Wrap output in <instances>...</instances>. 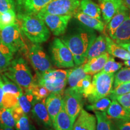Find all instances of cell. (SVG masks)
I'll return each mask as SVG.
<instances>
[{"instance_id":"cell-1","label":"cell","mask_w":130,"mask_h":130,"mask_svg":"<svg viewBox=\"0 0 130 130\" xmlns=\"http://www.w3.org/2000/svg\"><path fill=\"white\" fill-rule=\"evenodd\" d=\"M96 37L94 30L83 25L74 28L60 39L72 53L75 66H80L87 62L86 54Z\"/></svg>"},{"instance_id":"cell-2","label":"cell","mask_w":130,"mask_h":130,"mask_svg":"<svg viewBox=\"0 0 130 130\" xmlns=\"http://www.w3.org/2000/svg\"><path fill=\"white\" fill-rule=\"evenodd\" d=\"M17 20L20 23L22 33L32 43L46 42L50 37V31L43 21L34 14H18Z\"/></svg>"},{"instance_id":"cell-3","label":"cell","mask_w":130,"mask_h":130,"mask_svg":"<svg viewBox=\"0 0 130 130\" xmlns=\"http://www.w3.org/2000/svg\"><path fill=\"white\" fill-rule=\"evenodd\" d=\"M115 74L102 71L95 74L92 78L90 87L84 92L83 97L92 104L100 99L108 96L113 89Z\"/></svg>"},{"instance_id":"cell-4","label":"cell","mask_w":130,"mask_h":130,"mask_svg":"<svg viewBox=\"0 0 130 130\" xmlns=\"http://www.w3.org/2000/svg\"><path fill=\"white\" fill-rule=\"evenodd\" d=\"M3 74L18 84L23 90H28L36 81L27 61L22 57L12 60L9 68Z\"/></svg>"},{"instance_id":"cell-5","label":"cell","mask_w":130,"mask_h":130,"mask_svg":"<svg viewBox=\"0 0 130 130\" xmlns=\"http://www.w3.org/2000/svg\"><path fill=\"white\" fill-rule=\"evenodd\" d=\"M68 69H51L39 76L36 81L52 93H63L67 84Z\"/></svg>"},{"instance_id":"cell-6","label":"cell","mask_w":130,"mask_h":130,"mask_svg":"<svg viewBox=\"0 0 130 130\" xmlns=\"http://www.w3.org/2000/svg\"><path fill=\"white\" fill-rule=\"evenodd\" d=\"M0 40L13 53L19 51L27 53L28 50L24 42L22 32L17 22L0 30Z\"/></svg>"},{"instance_id":"cell-7","label":"cell","mask_w":130,"mask_h":130,"mask_svg":"<svg viewBox=\"0 0 130 130\" xmlns=\"http://www.w3.org/2000/svg\"><path fill=\"white\" fill-rule=\"evenodd\" d=\"M50 53L54 64L58 68L75 67L73 55L59 38H55L50 45Z\"/></svg>"},{"instance_id":"cell-8","label":"cell","mask_w":130,"mask_h":130,"mask_svg":"<svg viewBox=\"0 0 130 130\" xmlns=\"http://www.w3.org/2000/svg\"><path fill=\"white\" fill-rule=\"evenodd\" d=\"M27 54L32 68L36 73V76H39L52 69L50 58L40 44L33 43L28 50Z\"/></svg>"},{"instance_id":"cell-9","label":"cell","mask_w":130,"mask_h":130,"mask_svg":"<svg viewBox=\"0 0 130 130\" xmlns=\"http://www.w3.org/2000/svg\"><path fill=\"white\" fill-rule=\"evenodd\" d=\"M63 106L73 124L83 105V96L75 89H66L63 93Z\"/></svg>"},{"instance_id":"cell-10","label":"cell","mask_w":130,"mask_h":130,"mask_svg":"<svg viewBox=\"0 0 130 130\" xmlns=\"http://www.w3.org/2000/svg\"><path fill=\"white\" fill-rule=\"evenodd\" d=\"M44 22L50 31L56 36L64 35L72 15H56L39 12L36 14Z\"/></svg>"},{"instance_id":"cell-11","label":"cell","mask_w":130,"mask_h":130,"mask_svg":"<svg viewBox=\"0 0 130 130\" xmlns=\"http://www.w3.org/2000/svg\"><path fill=\"white\" fill-rule=\"evenodd\" d=\"M79 5V0H52L40 12L56 15L73 16L78 9Z\"/></svg>"},{"instance_id":"cell-12","label":"cell","mask_w":130,"mask_h":130,"mask_svg":"<svg viewBox=\"0 0 130 130\" xmlns=\"http://www.w3.org/2000/svg\"><path fill=\"white\" fill-rule=\"evenodd\" d=\"M51 1L52 0H16L18 14L36 15Z\"/></svg>"},{"instance_id":"cell-13","label":"cell","mask_w":130,"mask_h":130,"mask_svg":"<svg viewBox=\"0 0 130 130\" xmlns=\"http://www.w3.org/2000/svg\"><path fill=\"white\" fill-rule=\"evenodd\" d=\"M31 112L36 121L45 128L49 129L54 128L53 123L45 105V99L35 100L32 105Z\"/></svg>"},{"instance_id":"cell-14","label":"cell","mask_w":130,"mask_h":130,"mask_svg":"<svg viewBox=\"0 0 130 130\" xmlns=\"http://www.w3.org/2000/svg\"><path fill=\"white\" fill-rule=\"evenodd\" d=\"M45 105L53 125L56 116L63 107V93H50L45 99Z\"/></svg>"},{"instance_id":"cell-15","label":"cell","mask_w":130,"mask_h":130,"mask_svg":"<svg viewBox=\"0 0 130 130\" xmlns=\"http://www.w3.org/2000/svg\"><path fill=\"white\" fill-rule=\"evenodd\" d=\"M96 118L95 115L82 108L74 122L72 130H96Z\"/></svg>"},{"instance_id":"cell-16","label":"cell","mask_w":130,"mask_h":130,"mask_svg":"<svg viewBox=\"0 0 130 130\" xmlns=\"http://www.w3.org/2000/svg\"><path fill=\"white\" fill-rule=\"evenodd\" d=\"M101 15L107 24L123 4L122 0H98Z\"/></svg>"},{"instance_id":"cell-17","label":"cell","mask_w":130,"mask_h":130,"mask_svg":"<svg viewBox=\"0 0 130 130\" xmlns=\"http://www.w3.org/2000/svg\"><path fill=\"white\" fill-rule=\"evenodd\" d=\"M73 15L82 25L86 26L87 28L100 32H102L104 30L105 24L101 19L91 17L80 12L78 10H77Z\"/></svg>"},{"instance_id":"cell-18","label":"cell","mask_w":130,"mask_h":130,"mask_svg":"<svg viewBox=\"0 0 130 130\" xmlns=\"http://www.w3.org/2000/svg\"><path fill=\"white\" fill-rule=\"evenodd\" d=\"M129 10L126 8L124 5H122L121 7L119 9L115 15L112 17L111 20L107 24V28L110 37L111 38L113 36L117 29L119 27V26L125 21V19L129 16Z\"/></svg>"},{"instance_id":"cell-19","label":"cell","mask_w":130,"mask_h":130,"mask_svg":"<svg viewBox=\"0 0 130 130\" xmlns=\"http://www.w3.org/2000/svg\"><path fill=\"white\" fill-rule=\"evenodd\" d=\"M109 57V54L105 53L96 57L88 60L83 65L84 71L87 74H95L101 72Z\"/></svg>"},{"instance_id":"cell-20","label":"cell","mask_w":130,"mask_h":130,"mask_svg":"<svg viewBox=\"0 0 130 130\" xmlns=\"http://www.w3.org/2000/svg\"><path fill=\"white\" fill-rule=\"evenodd\" d=\"M107 52V41L105 35H100L96 37L93 43L89 47L86 57L87 60L96 57Z\"/></svg>"},{"instance_id":"cell-21","label":"cell","mask_w":130,"mask_h":130,"mask_svg":"<svg viewBox=\"0 0 130 130\" xmlns=\"http://www.w3.org/2000/svg\"><path fill=\"white\" fill-rule=\"evenodd\" d=\"M107 115L113 119L130 121V112L123 108L116 100H112L107 110Z\"/></svg>"},{"instance_id":"cell-22","label":"cell","mask_w":130,"mask_h":130,"mask_svg":"<svg viewBox=\"0 0 130 130\" xmlns=\"http://www.w3.org/2000/svg\"><path fill=\"white\" fill-rule=\"evenodd\" d=\"M116 43H130V13L111 37Z\"/></svg>"},{"instance_id":"cell-23","label":"cell","mask_w":130,"mask_h":130,"mask_svg":"<svg viewBox=\"0 0 130 130\" xmlns=\"http://www.w3.org/2000/svg\"><path fill=\"white\" fill-rule=\"evenodd\" d=\"M107 41V52L111 56L126 60L130 57V53L123 47L116 43L111 37L105 35Z\"/></svg>"},{"instance_id":"cell-24","label":"cell","mask_w":130,"mask_h":130,"mask_svg":"<svg viewBox=\"0 0 130 130\" xmlns=\"http://www.w3.org/2000/svg\"><path fill=\"white\" fill-rule=\"evenodd\" d=\"M12 112L15 120L16 130H34L27 115L22 112L18 105L12 110Z\"/></svg>"},{"instance_id":"cell-25","label":"cell","mask_w":130,"mask_h":130,"mask_svg":"<svg viewBox=\"0 0 130 130\" xmlns=\"http://www.w3.org/2000/svg\"><path fill=\"white\" fill-rule=\"evenodd\" d=\"M78 10L91 17L101 19V12L99 5L92 0H79Z\"/></svg>"},{"instance_id":"cell-26","label":"cell","mask_w":130,"mask_h":130,"mask_svg":"<svg viewBox=\"0 0 130 130\" xmlns=\"http://www.w3.org/2000/svg\"><path fill=\"white\" fill-rule=\"evenodd\" d=\"M73 125L74 124L63 106L56 116L53 125L54 129L55 130H72Z\"/></svg>"},{"instance_id":"cell-27","label":"cell","mask_w":130,"mask_h":130,"mask_svg":"<svg viewBox=\"0 0 130 130\" xmlns=\"http://www.w3.org/2000/svg\"><path fill=\"white\" fill-rule=\"evenodd\" d=\"M96 118V130H118L111 120L107 116L105 111H94Z\"/></svg>"},{"instance_id":"cell-28","label":"cell","mask_w":130,"mask_h":130,"mask_svg":"<svg viewBox=\"0 0 130 130\" xmlns=\"http://www.w3.org/2000/svg\"><path fill=\"white\" fill-rule=\"evenodd\" d=\"M87 74L84 71L83 64L74 67V69H68L67 84L69 87L74 89L81 79L86 77Z\"/></svg>"},{"instance_id":"cell-29","label":"cell","mask_w":130,"mask_h":130,"mask_svg":"<svg viewBox=\"0 0 130 130\" xmlns=\"http://www.w3.org/2000/svg\"><path fill=\"white\" fill-rule=\"evenodd\" d=\"M13 53L0 40V74L4 72L13 58Z\"/></svg>"},{"instance_id":"cell-30","label":"cell","mask_w":130,"mask_h":130,"mask_svg":"<svg viewBox=\"0 0 130 130\" xmlns=\"http://www.w3.org/2000/svg\"><path fill=\"white\" fill-rule=\"evenodd\" d=\"M35 99L29 90H23V93L18 98V106L24 113L28 115L31 111Z\"/></svg>"},{"instance_id":"cell-31","label":"cell","mask_w":130,"mask_h":130,"mask_svg":"<svg viewBox=\"0 0 130 130\" xmlns=\"http://www.w3.org/2000/svg\"><path fill=\"white\" fill-rule=\"evenodd\" d=\"M1 81H2L3 89L4 93H9L13 94L16 96L19 97L23 93V89L14 81L11 80L6 77L3 73L0 74Z\"/></svg>"},{"instance_id":"cell-32","label":"cell","mask_w":130,"mask_h":130,"mask_svg":"<svg viewBox=\"0 0 130 130\" xmlns=\"http://www.w3.org/2000/svg\"><path fill=\"white\" fill-rule=\"evenodd\" d=\"M0 124L6 127H15V120L12 110L3 106L0 107Z\"/></svg>"},{"instance_id":"cell-33","label":"cell","mask_w":130,"mask_h":130,"mask_svg":"<svg viewBox=\"0 0 130 130\" xmlns=\"http://www.w3.org/2000/svg\"><path fill=\"white\" fill-rule=\"evenodd\" d=\"M28 90H30L36 100H42L46 99L49 94L51 93L46 87L40 85L36 81H35V83L32 84V86Z\"/></svg>"},{"instance_id":"cell-34","label":"cell","mask_w":130,"mask_h":130,"mask_svg":"<svg viewBox=\"0 0 130 130\" xmlns=\"http://www.w3.org/2000/svg\"><path fill=\"white\" fill-rule=\"evenodd\" d=\"M130 81V68H122L115 73L113 82V89L120 84Z\"/></svg>"},{"instance_id":"cell-35","label":"cell","mask_w":130,"mask_h":130,"mask_svg":"<svg viewBox=\"0 0 130 130\" xmlns=\"http://www.w3.org/2000/svg\"><path fill=\"white\" fill-rule=\"evenodd\" d=\"M111 102V100L109 98L104 97L93 102L91 105H87L86 108L91 111H106Z\"/></svg>"},{"instance_id":"cell-36","label":"cell","mask_w":130,"mask_h":130,"mask_svg":"<svg viewBox=\"0 0 130 130\" xmlns=\"http://www.w3.org/2000/svg\"><path fill=\"white\" fill-rule=\"evenodd\" d=\"M122 65V63L117 62L115 61L114 57L110 56L101 71L110 74H115L119 70L121 69Z\"/></svg>"},{"instance_id":"cell-37","label":"cell","mask_w":130,"mask_h":130,"mask_svg":"<svg viewBox=\"0 0 130 130\" xmlns=\"http://www.w3.org/2000/svg\"><path fill=\"white\" fill-rule=\"evenodd\" d=\"M18 97L13 94L4 93L1 106L12 110L18 105Z\"/></svg>"},{"instance_id":"cell-38","label":"cell","mask_w":130,"mask_h":130,"mask_svg":"<svg viewBox=\"0 0 130 130\" xmlns=\"http://www.w3.org/2000/svg\"><path fill=\"white\" fill-rule=\"evenodd\" d=\"M17 22V16L15 10H10L1 13V24L3 28L5 27L12 25Z\"/></svg>"},{"instance_id":"cell-39","label":"cell","mask_w":130,"mask_h":130,"mask_svg":"<svg viewBox=\"0 0 130 130\" xmlns=\"http://www.w3.org/2000/svg\"><path fill=\"white\" fill-rule=\"evenodd\" d=\"M128 93H130V81L120 84L114 88L108 98L111 100H115L119 96Z\"/></svg>"},{"instance_id":"cell-40","label":"cell","mask_w":130,"mask_h":130,"mask_svg":"<svg viewBox=\"0 0 130 130\" xmlns=\"http://www.w3.org/2000/svg\"><path fill=\"white\" fill-rule=\"evenodd\" d=\"M92 77L91 74H87L84 78L81 79L80 81L78 83L77 86L74 89L79 92L81 94L83 95L84 92L90 87L91 83H92Z\"/></svg>"},{"instance_id":"cell-41","label":"cell","mask_w":130,"mask_h":130,"mask_svg":"<svg viewBox=\"0 0 130 130\" xmlns=\"http://www.w3.org/2000/svg\"><path fill=\"white\" fill-rule=\"evenodd\" d=\"M15 10L14 0H0V13Z\"/></svg>"},{"instance_id":"cell-42","label":"cell","mask_w":130,"mask_h":130,"mask_svg":"<svg viewBox=\"0 0 130 130\" xmlns=\"http://www.w3.org/2000/svg\"><path fill=\"white\" fill-rule=\"evenodd\" d=\"M115 100H116L123 108L130 112V93L119 96Z\"/></svg>"},{"instance_id":"cell-43","label":"cell","mask_w":130,"mask_h":130,"mask_svg":"<svg viewBox=\"0 0 130 130\" xmlns=\"http://www.w3.org/2000/svg\"><path fill=\"white\" fill-rule=\"evenodd\" d=\"M113 123L118 130H130V121L113 119Z\"/></svg>"},{"instance_id":"cell-44","label":"cell","mask_w":130,"mask_h":130,"mask_svg":"<svg viewBox=\"0 0 130 130\" xmlns=\"http://www.w3.org/2000/svg\"><path fill=\"white\" fill-rule=\"evenodd\" d=\"M4 90H3L2 86V81H1V77H0V107L2 105V100L3 96H4Z\"/></svg>"},{"instance_id":"cell-45","label":"cell","mask_w":130,"mask_h":130,"mask_svg":"<svg viewBox=\"0 0 130 130\" xmlns=\"http://www.w3.org/2000/svg\"><path fill=\"white\" fill-rule=\"evenodd\" d=\"M119 45L123 48L125 49L126 51H128L130 53V43H119Z\"/></svg>"},{"instance_id":"cell-46","label":"cell","mask_w":130,"mask_h":130,"mask_svg":"<svg viewBox=\"0 0 130 130\" xmlns=\"http://www.w3.org/2000/svg\"><path fill=\"white\" fill-rule=\"evenodd\" d=\"M123 5L130 10V0H122Z\"/></svg>"},{"instance_id":"cell-47","label":"cell","mask_w":130,"mask_h":130,"mask_svg":"<svg viewBox=\"0 0 130 130\" xmlns=\"http://www.w3.org/2000/svg\"><path fill=\"white\" fill-rule=\"evenodd\" d=\"M0 130H14L13 128H10V127H6V126H4L1 125L0 124Z\"/></svg>"},{"instance_id":"cell-48","label":"cell","mask_w":130,"mask_h":130,"mask_svg":"<svg viewBox=\"0 0 130 130\" xmlns=\"http://www.w3.org/2000/svg\"><path fill=\"white\" fill-rule=\"evenodd\" d=\"M126 67H129L130 68V57L128 58V60H125L124 61V63H123Z\"/></svg>"},{"instance_id":"cell-49","label":"cell","mask_w":130,"mask_h":130,"mask_svg":"<svg viewBox=\"0 0 130 130\" xmlns=\"http://www.w3.org/2000/svg\"><path fill=\"white\" fill-rule=\"evenodd\" d=\"M3 28H2V26H1V13H0V30H2Z\"/></svg>"}]
</instances>
